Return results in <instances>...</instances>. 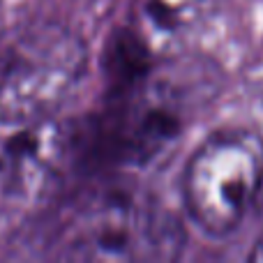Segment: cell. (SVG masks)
I'll return each instance as SVG.
<instances>
[{
	"mask_svg": "<svg viewBox=\"0 0 263 263\" xmlns=\"http://www.w3.org/2000/svg\"><path fill=\"white\" fill-rule=\"evenodd\" d=\"M182 247L178 217L127 182L74 196L58 229V256L74 261H171Z\"/></svg>",
	"mask_w": 263,
	"mask_h": 263,
	"instance_id": "6da1fadb",
	"label": "cell"
},
{
	"mask_svg": "<svg viewBox=\"0 0 263 263\" xmlns=\"http://www.w3.org/2000/svg\"><path fill=\"white\" fill-rule=\"evenodd\" d=\"M88 69V46L63 23H30L0 40V125L53 116Z\"/></svg>",
	"mask_w": 263,
	"mask_h": 263,
	"instance_id": "7a4b0ae2",
	"label": "cell"
},
{
	"mask_svg": "<svg viewBox=\"0 0 263 263\" xmlns=\"http://www.w3.org/2000/svg\"><path fill=\"white\" fill-rule=\"evenodd\" d=\"M263 190V136L250 127H224L205 136L180 178L190 219L208 236H229L242 224Z\"/></svg>",
	"mask_w": 263,
	"mask_h": 263,
	"instance_id": "3957f363",
	"label": "cell"
},
{
	"mask_svg": "<svg viewBox=\"0 0 263 263\" xmlns=\"http://www.w3.org/2000/svg\"><path fill=\"white\" fill-rule=\"evenodd\" d=\"M9 127L0 139V192L16 201L44 199L77 164L72 123L46 116Z\"/></svg>",
	"mask_w": 263,
	"mask_h": 263,
	"instance_id": "277c9868",
	"label": "cell"
},
{
	"mask_svg": "<svg viewBox=\"0 0 263 263\" xmlns=\"http://www.w3.org/2000/svg\"><path fill=\"white\" fill-rule=\"evenodd\" d=\"M222 0H141L134 30L155 55L176 53L213 21Z\"/></svg>",
	"mask_w": 263,
	"mask_h": 263,
	"instance_id": "5b68a950",
	"label": "cell"
},
{
	"mask_svg": "<svg viewBox=\"0 0 263 263\" xmlns=\"http://www.w3.org/2000/svg\"><path fill=\"white\" fill-rule=\"evenodd\" d=\"M250 259L252 261H263V238H259L254 245V250L250 252Z\"/></svg>",
	"mask_w": 263,
	"mask_h": 263,
	"instance_id": "8992f818",
	"label": "cell"
}]
</instances>
